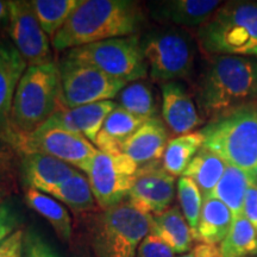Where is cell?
I'll use <instances>...</instances> for the list:
<instances>
[{"mask_svg":"<svg viewBox=\"0 0 257 257\" xmlns=\"http://www.w3.org/2000/svg\"><path fill=\"white\" fill-rule=\"evenodd\" d=\"M57 199L75 212H89L95 208V199L87 176L76 172L72 178L51 193Z\"/></svg>","mask_w":257,"mask_h":257,"instance_id":"obj_30","label":"cell"},{"mask_svg":"<svg viewBox=\"0 0 257 257\" xmlns=\"http://www.w3.org/2000/svg\"><path fill=\"white\" fill-rule=\"evenodd\" d=\"M174 251L155 234H148L138 246L136 257H174Z\"/></svg>","mask_w":257,"mask_h":257,"instance_id":"obj_34","label":"cell"},{"mask_svg":"<svg viewBox=\"0 0 257 257\" xmlns=\"http://www.w3.org/2000/svg\"><path fill=\"white\" fill-rule=\"evenodd\" d=\"M21 221V214L12 202H3L0 205V244L19 230Z\"/></svg>","mask_w":257,"mask_h":257,"instance_id":"obj_33","label":"cell"},{"mask_svg":"<svg viewBox=\"0 0 257 257\" xmlns=\"http://www.w3.org/2000/svg\"><path fill=\"white\" fill-rule=\"evenodd\" d=\"M23 154H43L76 167L88 174L98 149L82 135L41 125L34 133L17 135L9 142Z\"/></svg>","mask_w":257,"mask_h":257,"instance_id":"obj_9","label":"cell"},{"mask_svg":"<svg viewBox=\"0 0 257 257\" xmlns=\"http://www.w3.org/2000/svg\"><path fill=\"white\" fill-rule=\"evenodd\" d=\"M221 257H249L257 255V232L242 216L232 220L231 229L220 244Z\"/></svg>","mask_w":257,"mask_h":257,"instance_id":"obj_29","label":"cell"},{"mask_svg":"<svg viewBox=\"0 0 257 257\" xmlns=\"http://www.w3.org/2000/svg\"><path fill=\"white\" fill-rule=\"evenodd\" d=\"M162 118L166 126L174 136L191 134L201 124V118L192 96L180 82L163 83Z\"/></svg>","mask_w":257,"mask_h":257,"instance_id":"obj_16","label":"cell"},{"mask_svg":"<svg viewBox=\"0 0 257 257\" xmlns=\"http://www.w3.org/2000/svg\"><path fill=\"white\" fill-rule=\"evenodd\" d=\"M9 32L12 44L19 51L28 67L53 62L49 36L38 23L30 2L11 0Z\"/></svg>","mask_w":257,"mask_h":257,"instance_id":"obj_12","label":"cell"},{"mask_svg":"<svg viewBox=\"0 0 257 257\" xmlns=\"http://www.w3.org/2000/svg\"><path fill=\"white\" fill-rule=\"evenodd\" d=\"M117 104L143 120L157 117V102L153 88L144 81L130 82L117 96Z\"/></svg>","mask_w":257,"mask_h":257,"instance_id":"obj_27","label":"cell"},{"mask_svg":"<svg viewBox=\"0 0 257 257\" xmlns=\"http://www.w3.org/2000/svg\"><path fill=\"white\" fill-rule=\"evenodd\" d=\"M78 172L62 161L43 154H23L22 174L29 188L50 195Z\"/></svg>","mask_w":257,"mask_h":257,"instance_id":"obj_17","label":"cell"},{"mask_svg":"<svg viewBox=\"0 0 257 257\" xmlns=\"http://www.w3.org/2000/svg\"><path fill=\"white\" fill-rule=\"evenodd\" d=\"M204 148L227 165L255 175L257 167V104L227 112L200 130Z\"/></svg>","mask_w":257,"mask_h":257,"instance_id":"obj_5","label":"cell"},{"mask_svg":"<svg viewBox=\"0 0 257 257\" xmlns=\"http://www.w3.org/2000/svg\"><path fill=\"white\" fill-rule=\"evenodd\" d=\"M61 101L66 108L117 98L126 82L106 75L87 63L62 57L59 63Z\"/></svg>","mask_w":257,"mask_h":257,"instance_id":"obj_10","label":"cell"},{"mask_svg":"<svg viewBox=\"0 0 257 257\" xmlns=\"http://www.w3.org/2000/svg\"><path fill=\"white\" fill-rule=\"evenodd\" d=\"M150 214L124 200L102 210L91 226L92 248L98 257H136L138 246L152 229Z\"/></svg>","mask_w":257,"mask_h":257,"instance_id":"obj_6","label":"cell"},{"mask_svg":"<svg viewBox=\"0 0 257 257\" xmlns=\"http://www.w3.org/2000/svg\"><path fill=\"white\" fill-rule=\"evenodd\" d=\"M243 214L250 221L257 232V182L251 184L244 199Z\"/></svg>","mask_w":257,"mask_h":257,"instance_id":"obj_36","label":"cell"},{"mask_svg":"<svg viewBox=\"0 0 257 257\" xmlns=\"http://www.w3.org/2000/svg\"><path fill=\"white\" fill-rule=\"evenodd\" d=\"M146 16L137 2L81 0L66 24L51 38L57 51L137 35Z\"/></svg>","mask_w":257,"mask_h":257,"instance_id":"obj_1","label":"cell"},{"mask_svg":"<svg viewBox=\"0 0 257 257\" xmlns=\"http://www.w3.org/2000/svg\"><path fill=\"white\" fill-rule=\"evenodd\" d=\"M24 257H61L57 250L37 231L24 234Z\"/></svg>","mask_w":257,"mask_h":257,"instance_id":"obj_32","label":"cell"},{"mask_svg":"<svg viewBox=\"0 0 257 257\" xmlns=\"http://www.w3.org/2000/svg\"><path fill=\"white\" fill-rule=\"evenodd\" d=\"M256 176L237 168V167L227 165L223 178L212 193L211 198L218 199L226 205L232 213L233 219L244 216V199L248 188L251 184H256Z\"/></svg>","mask_w":257,"mask_h":257,"instance_id":"obj_22","label":"cell"},{"mask_svg":"<svg viewBox=\"0 0 257 257\" xmlns=\"http://www.w3.org/2000/svg\"><path fill=\"white\" fill-rule=\"evenodd\" d=\"M217 0H165L150 3V16L178 27L200 28L220 8Z\"/></svg>","mask_w":257,"mask_h":257,"instance_id":"obj_18","label":"cell"},{"mask_svg":"<svg viewBox=\"0 0 257 257\" xmlns=\"http://www.w3.org/2000/svg\"><path fill=\"white\" fill-rule=\"evenodd\" d=\"M179 257H221L220 246L213 244L200 243L193 248L191 251Z\"/></svg>","mask_w":257,"mask_h":257,"instance_id":"obj_37","label":"cell"},{"mask_svg":"<svg viewBox=\"0 0 257 257\" xmlns=\"http://www.w3.org/2000/svg\"><path fill=\"white\" fill-rule=\"evenodd\" d=\"M10 21V5L9 2L0 0V23H8Z\"/></svg>","mask_w":257,"mask_h":257,"instance_id":"obj_38","label":"cell"},{"mask_svg":"<svg viewBox=\"0 0 257 257\" xmlns=\"http://www.w3.org/2000/svg\"><path fill=\"white\" fill-rule=\"evenodd\" d=\"M62 106L59 64L28 67L16 91L11 111V133L28 135L44 124Z\"/></svg>","mask_w":257,"mask_h":257,"instance_id":"obj_4","label":"cell"},{"mask_svg":"<svg viewBox=\"0 0 257 257\" xmlns=\"http://www.w3.org/2000/svg\"><path fill=\"white\" fill-rule=\"evenodd\" d=\"M2 200H3V195H2V193H0V205H2V204H3V202H2Z\"/></svg>","mask_w":257,"mask_h":257,"instance_id":"obj_40","label":"cell"},{"mask_svg":"<svg viewBox=\"0 0 257 257\" xmlns=\"http://www.w3.org/2000/svg\"><path fill=\"white\" fill-rule=\"evenodd\" d=\"M66 57L87 63L124 82L141 81L149 75L141 36L112 38L67 50Z\"/></svg>","mask_w":257,"mask_h":257,"instance_id":"obj_8","label":"cell"},{"mask_svg":"<svg viewBox=\"0 0 257 257\" xmlns=\"http://www.w3.org/2000/svg\"><path fill=\"white\" fill-rule=\"evenodd\" d=\"M24 234L19 229L0 244V257H24Z\"/></svg>","mask_w":257,"mask_h":257,"instance_id":"obj_35","label":"cell"},{"mask_svg":"<svg viewBox=\"0 0 257 257\" xmlns=\"http://www.w3.org/2000/svg\"><path fill=\"white\" fill-rule=\"evenodd\" d=\"M255 176H256V180H257V167H256V169H255Z\"/></svg>","mask_w":257,"mask_h":257,"instance_id":"obj_41","label":"cell"},{"mask_svg":"<svg viewBox=\"0 0 257 257\" xmlns=\"http://www.w3.org/2000/svg\"><path fill=\"white\" fill-rule=\"evenodd\" d=\"M117 106V102L112 100L83 105L70 110L62 105L42 125L60 127L70 133L82 135L89 142L94 144L106 118Z\"/></svg>","mask_w":257,"mask_h":257,"instance_id":"obj_14","label":"cell"},{"mask_svg":"<svg viewBox=\"0 0 257 257\" xmlns=\"http://www.w3.org/2000/svg\"><path fill=\"white\" fill-rule=\"evenodd\" d=\"M28 205L32 210L40 213L42 217L46 218L49 224L55 230L57 236L62 240L68 242L72 237V218L68 211L63 207L59 201L51 198L46 193L37 191V189L28 188L25 193Z\"/></svg>","mask_w":257,"mask_h":257,"instance_id":"obj_25","label":"cell"},{"mask_svg":"<svg viewBox=\"0 0 257 257\" xmlns=\"http://www.w3.org/2000/svg\"><path fill=\"white\" fill-rule=\"evenodd\" d=\"M227 163L217 154L202 147L193 157L182 176L189 178L200 189L202 199L211 198L214 188L223 178Z\"/></svg>","mask_w":257,"mask_h":257,"instance_id":"obj_24","label":"cell"},{"mask_svg":"<svg viewBox=\"0 0 257 257\" xmlns=\"http://www.w3.org/2000/svg\"><path fill=\"white\" fill-rule=\"evenodd\" d=\"M5 168V156L4 154L0 152V172Z\"/></svg>","mask_w":257,"mask_h":257,"instance_id":"obj_39","label":"cell"},{"mask_svg":"<svg viewBox=\"0 0 257 257\" xmlns=\"http://www.w3.org/2000/svg\"><path fill=\"white\" fill-rule=\"evenodd\" d=\"M168 130L159 117L144 121L123 148V154L140 167L159 162L168 146Z\"/></svg>","mask_w":257,"mask_h":257,"instance_id":"obj_19","label":"cell"},{"mask_svg":"<svg viewBox=\"0 0 257 257\" xmlns=\"http://www.w3.org/2000/svg\"><path fill=\"white\" fill-rule=\"evenodd\" d=\"M197 41L210 55L257 56V2H229L197 31Z\"/></svg>","mask_w":257,"mask_h":257,"instance_id":"obj_3","label":"cell"},{"mask_svg":"<svg viewBox=\"0 0 257 257\" xmlns=\"http://www.w3.org/2000/svg\"><path fill=\"white\" fill-rule=\"evenodd\" d=\"M137 169L138 166L125 154H106L98 150L87 178L101 210L126 200Z\"/></svg>","mask_w":257,"mask_h":257,"instance_id":"obj_11","label":"cell"},{"mask_svg":"<svg viewBox=\"0 0 257 257\" xmlns=\"http://www.w3.org/2000/svg\"><path fill=\"white\" fill-rule=\"evenodd\" d=\"M195 98L210 121L236 108L257 104V60L212 56L198 79Z\"/></svg>","mask_w":257,"mask_h":257,"instance_id":"obj_2","label":"cell"},{"mask_svg":"<svg viewBox=\"0 0 257 257\" xmlns=\"http://www.w3.org/2000/svg\"><path fill=\"white\" fill-rule=\"evenodd\" d=\"M204 146V137L200 131L191 133L170 140L162 157V166L170 175L184 174L193 157Z\"/></svg>","mask_w":257,"mask_h":257,"instance_id":"obj_26","label":"cell"},{"mask_svg":"<svg viewBox=\"0 0 257 257\" xmlns=\"http://www.w3.org/2000/svg\"><path fill=\"white\" fill-rule=\"evenodd\" d=\"M178 198L182 214L191 227L194 239L197 240L199 219L204 202L200 189L193 180L181 176L178 180Z\"/></svg>","mask_w":257,"mask_h":257,"instance_id":"obj_31","label":"cell"},{"mask_svg":"<svg viewBox=\"0 0 257 257\" xmlns=\"http://www.w3.org/2000/svg\"><path fill=\"white\" fill-rule=\"evenodd\" d=\"M81 0H31L41 28L53 38L66 24Z\"/></svg>","mask_w":257,"mask_h":257,"instance_id":"obj_28","label":"cell"},{"mask_svg":"<svg viewBox=\"0 0 257 257\" xmlns=\"http://www.w3.org/2000/svg\"><path fill=\"white\" fill-rule=\"evenodd\" d=\"M150 232L162 239L176 253L191 251L193 240H195L187 220L178 206L153 216Z\"/></svg>","mask_w":257,"mask_h":257,"instance_id":"obj_21","label":"cell"},{"mask_svg":"<svg viewBox=\"0 0 257 257\" xmlns=\"http://www.w3.org/2000/svg\"><path fill=\"white\" fill-rule=\"evenodd\" d=\"M144 121L117 106L106 118L94 143L99 152L106 154H123L128 138L142 126Z\"/></svg>","mask_w":257,"mask_h":257,"instance_id":"obj_20","label":"cell"},{"mask_svg":"<svg viewBox=\"0 0 257 257\" xmlns=\"http://www.w3.org/2000/svg\"><path fill=\"white\" fill-rule=\"evenodd\" d=\"M174 195L175 178L159 161L137 169L127 200L144 213L157 216L168 210Z\"/></svg>","mask_w":257,"mask_h":257,"instance_id":"obj_13","label":"cell"},{"mask_svg":"<svg viewBox=\"0 0 257 257\" xmlns=\"http://www.w3.org/2000/svg\"><path fill=\"white\" fill-rule=\"evenodd\" d=\"M232 220V213L226 205L214 198L205 199L199 219L197 240L213 245L221 243L229 233Z\"/></svg>","mask_w":257,"mask_h":257,"instance_id":"obj_23","label":"cell"},{"mask_svg":"<svg viewBox=\"0 0 257 257\" xmlns=\"http://www.w3.org/2000/svg\"><path fill=\"white\" fill-rule=\"evenodd\" d=\"M28 63L16 47L0 42V140L8 141L11 133V111L18 83Z\"/></svg>","mask_w":257,"mask_h":257,"instance_id":"obj_15","label":"cell"},{"mask_svg":"<svg viewBox=\"0 0 257 257\" xmlns=\"http://www.w3.org/2000/svg\"><path fill=\"white\" fill-rule=\"evenodd\" d=\"M141 46L154 81L166 83L185 79L192 74L195 43L184 29H154L141 37Z\"/></svg>","mask_w":257,"mask_h":257,"instance_id":"obj_7","label":"cell"}]
</instances>
